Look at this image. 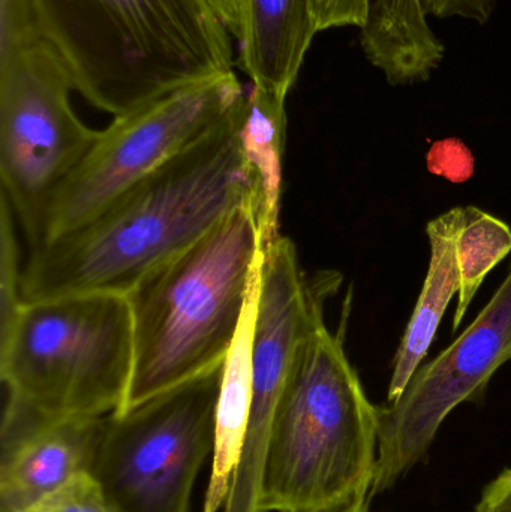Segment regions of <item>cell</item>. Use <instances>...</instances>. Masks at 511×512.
<instances>
[{
	"label": "cell",
	"mask_w": 511,
	"mask_h": 512,
	"mask_svg": "<svg viewBox=\"0 0 511 512\" xmlns=\"http://www.w3.org/2000/svg\"><path fill=\"white\" fill-rule=\"evenodd\" d=\"M511 252V228L476 206L465 207V221L458 237L461 289L453 315V331L462 321L479 292L483 280Z\"/></svg>",
	"instance_id": "cell-16"
},
{
	"label": "cell",
	"mask_w": 511,
	"mask_h": 512,
	"mask_svg": "<svg viewBox=\"0 0 511 512\" xmlns=\"http://www.w3.org/2000/svg\"><path fill=\"white\" fill-rule=\"evenodd\" d=\"M242 111L243 105L89 224L30 251L24 301L90 292L126 295L231 213L257 207L254 177L239 141Z\"/></svg>",
	"instance_id": "cell-1"
},
{
	"label": "cell",
	"mask_w": 511,
	"mask_h": 512,
	"mask_svg": "<svg viewBox=\"0 0 511 512\" xmlns=\"http://www.w3.org/2000/svg\"><path fill=\"white\" fill-rule=\"evenodd\" d=\"M245 96L246 86L234 71L222 72L114 117L57 197L41 246L89 224L129 189L209 137L240 110Z\"/></svg>",
	"instance_id": "cell-7"
},
{
	"label": "cell",
	"mask_w": 511,
	"mask_h": 512,
	"mask_svg": "<svg viewBox=\"0 0 511 512\" xmlns=\"http://www.w3.org/2000/svg\"><path fill=\"white\" fill-rule=\"evenodd\" d=\"M134 372L128 297L111 292L24 301L0 339L6 402L44 418L107 417Z\"/></svg>",
	"instance_id": "cell-5"
},
{
	"label": "cell",
	"mask_w": 511,
	"mask_h": 512,
	"mask_svg": "<svg viewBox=\"0 0 511 512\" xmlns=\"http://www.w3.org/2000/svg\"><path fill=\"white\" fill-rule=\"evenodd\" d=\"M261 261L255 273L239 331L222 366L221 387H219L218 405H216L212 471H210L209 486L204 498L203 512L224 510L225 502L230 495L231 481L239 465L246 433H248L252 396H254L252 348H254L258 294H260Z\"/></svg>",
	"instance_id": "cell-14"
},
{
	"label": "cell",
	"mask_w": 511,
	"mask_h": 512,
	"mask_svg": "<svg viewBox=\"0 0 511 512\" xmlns=\"http://www.w3.org/2000/svg\"><path fill=\"white\" fill-rule=\"evenodd\" d=\"M17 225L11 204L0 194V339L9 333L24 304Z\"/></svg>",
	"instance_id": "cell-17"
},
{
	"label": "cell",
	"mask_w": 511,
	"mask_h": 512,
	"mask_svg": "<svg viewBox=\"0 0 511 512\" xmlns=\"http://www.w3.org/2000/svg\"><path fill=\"white\" fill-rule=\"evenodd\" d=\"M263 256L255 204L144 276L126 294L134 372L119 412L224 364Z\"/></svg>",
	"instance_id": "cell-4"
},
{
	"label": "cell",
	"mask_w": 511,
	"mask_h": 512,
	"mask_svg": "<svg viewBox=\"0 0 511 512\" xmlns=\"http://www.w3.org/2000/svg\"><path fill=\"white\" fill-rule=\"evenodd\" d=\"M371 0H314L318 30L357 27L362 29L368 18Z\"/></svg>",
	"instance_id": "cell-20"
},
{
	"label": "cell",
	"mask_w": 511,
	"mask_h": 512,
	"mask_svg": "<svg viewBox=\"0 0 511 512\" xmlns=\"http://www.w3.org/2000/svg\"><path fill=\"white\" fill-rule=\"evenodd\" d=\"M318 30L314 0H239V65L281 98L296 84Z\"/></svg>",
	"instance_id": "cell-12"
},
{
	"label": "cell",
	"mask_w": 511,
	"mask_h": 512,
	"mask_svg": "<svg viewBox=\"0 0 511 512\" xmlns=\"http://www.w3.org/2000/svg\"><path fill=\"white\" fill-rule=\"evenodd\" d=\"M464 221L465 207H453L426 225L431 246L428 273L393 360L387 403H395L402 396L414 373L422 366L450 301L459 294L458 237Z\"/></svg>",
	"instance_id": "cell-13"
},
{
	"label": "cell",
	"mask_w": 511,
	"mask_h": 512,
	"mask_svg": "<svg viewBox=\"0 0 511 512\" xmlns=\"http://www.w3.org/2000/svg\"><path fill=\"white\" fill-rule=\"evenodd\" d=\"M21 512H119L90 472L78 475L42 501Z\"/></svg>",
	"instance_id": "cell-18"
},
{
	"label": "cell",
	"mask_w": 511,
	"mask_h": 512,
	"mask_svg": "<svg viewBox=\"0 0 511 512\" xmlns=\"http://www.w3.org/2000/svg\"><path fill=\"white\" fill-rule=\"evenodd\" d=\"M511 360V267L485 309L461 336L422 364L395 403L378 408V462L372 498L395 487L422 462L446 418L485 397Z\"/></svg>",
	"instance_id": "cell-10"
},
{
	"label": "cell",
	"mask_w": 511,
	"mask_h": 512,
	"mask_svg": "<svg viewBox=\"0 0 511 512\" xmlns=\"http://www.w3.org/2000/svg\"><path fill=\"white\" fill-rule=\"evenodd\" d=\"M107 417L44 418L5 402L0 512L27 510L92 472Z\"/></svg>",
	"instance_id": "cell-11"
},
{
	"label": "cell",
	"mask_w": 511,
	"mask_h": 512,
	"mask_svg": "<svg viewBox=\"0 0 511 512\" xmlns=\"http://www.w3.org/2000/svg\"><path fill=\"white\" fill-rule=\"evenodd\" d=\"M213 3L230 29L231 35H236L239 24V0H213Z\"/></svg>",
	"instance_id": "cell-22"
},
{
	"label": "cell",
	"mask_w": 511,
	"mask_h": 512,
	"mask_svg": "<svg viewBox=\"0 0 511 512\" xmlns=\"http://www.w3.org/2000/svg\"><path fill=\"white\" fill-rule=\"evenodd\" d=\"M89 104L117 117L233 71L234 38L213 0H29Z\"/></svg>",
	"instance_id": "cell-2"
},
{
	"label": "cell",
	"mask_w": 511,
	"mask_h": 512,
	"mask_svg": "<svg viewBox=\"0 0 511 512\" xmlns=\"http://www.w3.org/2000/svg\"><path fill=\"white\" fill-rule=\"evenodd\" d=\"M476 512H511V469L486 487Z\"/></svg>",
	"instance_id": "cell-21"
},
{
	"label": "cell",
	"mask_w": 511,
	"mask_h": 512,
	"mask_svg": "<svg viewBox=\"0 0 511 512\" xmlns=\"http://www.w3.org/2000/svg\"><path fill=\"white\" fill-rule=\"evenodd\" d=\"M342 282L344 276L336 270L306 271L288 237L264 249L252 348L254 396L224 512H260L261 466L279 399L300 349L326 325L327 301L338 294Z\"/></svg>",
	"instance_id": "cell-9"
},
{
	"label": "cell",
	"mask_w": 511,
	"mask_h": 512,
	"mask_svg": "<svg viewBox=\"0 0 511 512\" xmlns=\"http://www.w3.org/2000/svg\"><path fill=\"white\" fill-rule=\"evenodd\" d=\"M222 366L108 415L90 474L117 511L189 512L215 444Z\"/></svg>",
	"instance_id": "cell-8"
},
{
	"label": "cell",
	"mask_w": 511,
	"mask_h": 512,
	"mask_svg": "<svg viewBox=\"0 0 511 512\" xmlns=\"http://www.w3.org/2000/svg\"><path fill=\"white\" fill-rule=\"evenodd\" d=\"M363 512H369V511H368V510H366V511H363Z\"/></svg>",
	"instance_id": "cell-23"
},
{
	"label": "cell",
	"mask_w": 511,
	"mask_h": 512,
	"mask_svg": "<svg viewBox=\"0 0 511 512\" xmlns=\"http://www.w3.org/2000/svg\"><path fill=\"white\" fill-rule=\"evenodd\" d=\"M336 333L318 328L300 349L267 438L260 512H363L374 490L378 408Z\"/></svg>",
	"instance_id": "cell-3"
},
{
	"label": "cell",
	"mask_w": 511,
	"mask_h": 512,
	"mask_svg": "<svg viewBox=\"0 0 511 512\" xmlns=\"http://www.w3.org/2000/svg\"><path fill=\"white\" fill-rule=\"evenodd\" d=\"M287 99L249 83L240 119L239 141L252 173L257 194V216L264 249L281 234L284 155L287 144Z\"/></svg>",
	"instance_id": "cell-15"
},
{
	"label": "cell",
	"mask_w": 511,
	"mask_h": 512,
	"mask_svg": "<svg viewBox=\"0 0 511 512\" xmlns=\"http://www.w3.org/2000/svg\"><path fill=\"white\" fill-rule=\"evenodd\" d=\"M74 78L36 29L0 30V194L30 251L45 239L51 210L99 132L71 104Z\"/></svg>",
	"instance_id": "cell-6"
},
{
	"label": "cell",
	"mask_w": 511,
	"mask_h": 512,
	"mask_svg": "<svg viewBox=\"0 0 511 512\" xmlns=\"http://www.w3.org/2000/svg\"><path fill=\"white\" fill-rule=\"evenodd\" d=\"M429 173L461 185L473 177L476 161L471 150L458 138L438 141L426 156Z\"/></svg>",
	"instance_id": "cell-19"
}]
</instances>
